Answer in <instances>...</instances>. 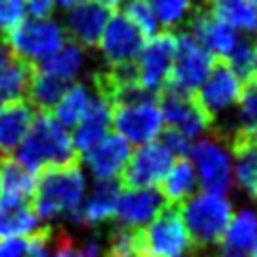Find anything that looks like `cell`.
Segmentation results:
<instances>
[{
    "mask_svg": "<svg viewBox=\"0 0 257 257\" xmlns=\"http://www.w3.org/2000/svg\"><path fill=\"white\" fill-rule=\"evenodd\" d=\"M191 36H194L213 58H221V60H225L238 45V41H240L238 32H234L223 22H219L206 9L198 11L196 17L191 20Z\"/></svg>",
    "mask_w": 257,
    "mask_h": 257,
    "instance_id": "ac0fdd59",
    "label": "cell"
},
{
    "mask_svg": "<svg viewBox=\"0 0 257 257\" xmlns=\"http://www.w3.org/2000/svg\"><path fill=\"white\" fill-rule=\"evenodd\" d=\"M32 200L0 198V238H28L39 227Z\"/></svg>",
    "mask_w": 257,
    "mask_h": 257,
    "instance_id": "7402d4cb",
    "label": "cell"
},
{
    "mask_svg": "<svg viewBox=\"0 0 257 257\" xmlns=\"http://www.w3.org/2000/svg\"><path fill=\"white\" fill-rule=\"evenodd\" d=\"M253 141H255V143H257V132H255V134H253Z\"/></svg>",
    "mask_w": 257,
    "mask_h": 257,
    "instance_id": "7bdbcfd3",
    "label": "cell"
},
{
    "mask_svg": "<svg viewBox=\"0 0 257 257\" xmlns=\"http://www.w3.org/2000/svg\"><path fill=\"white\" fill-rule=\"evenodd\" d=\"M189 164L196 172L198 187L227 194L234 185L232 149L215 136H202L189 147Z\"/></svg>",
    "mask_w": 257,
    "mask_h": 257,
    "instance_id": "8992f818",
    "label": "cell"
},
{
    "mask_svg": "<svg viewBox=\"0 0 257 257\" xmlns=\"http://www.w3.org/2000/svg\"><path fill=\"white\" fill-rule=\"evenodd\" d=\"M108 257H143L141 238L136 229H127L119 225L108 238Z\"/></svg>",
    "mask_w": 257,
    "mask_h": 257,
    "instance_id": "1f68e13d",
    "label": "cell"
},
{
    "mask_svg": "<svg viewBox=\"0 0 257 257\" xmlns=\"http://www.w3.org/2000/svg\"><path fill=\"white\" fill-rule=\"evenodd\" d=\"M244 89V79L238 77L227 64H215L210 75L196 89V102L204 111L210 121L229 115L236 108Z\"/></svg>",
    "mask_w": 257,
    "mask_h": 257,
    "instance_id": "8fae6325",
    "label": "cell"
},
{
    "mask_svg": "<svg viewBox=\"0 0 257 257\" xmlns=\"http://www.w3.org/2000/svg\"><path fill=\"white\" fill-rule=\"evenodd\" d=\"M249 257H257V244L253 246V251H251V255H249Z\"/></svg>",
    "mask_w": 257,
    "mask_h": 257,
    "instance_id": "60d3db41",
    "label": "cell"
},
{
    "mask_svg": "<svg viewBox=\"0 0 257 257\" xmlns=\"http://www.w3.org/2000/svg\"><path fill=\"white\" fill-rule=\"evenodd\" d=\"M123 15L147 36V39L160 32V24L155 20V15L151 13V9L147 7L145 0H130L123 9Z\"/></svg>",
    "mask_w": 257,
    "mask_h": 257,
    "instance_id": "d6a6232c",
    "label": "cell"
},
{
    "mask_svg": "<svg viewBox=\"0 0 257 257\" xmlns=\"http://www.w3.org/2000/svg\"><path fill=\"white\" fill-rule=\"evenodd\" d=\"M3 43L13 58L36 66L66 43V32L53 17H24Z\"/></svg>",
    "mask_w": 257,
    "mask_h": 257,
    "instance_id": "5b68a950",
    "label": "cell"
},
{
    "mask_svg": "<svg viewBox=\"0 0 257 257\" xmlns=\"http://www.w3.org/2000/svg\"><path fill=\"white\" fill-rule=\"evenodd\" d=\"M174 160H177L174 153L158 139L136 147V151L130 153V160H127L121 177L127 187H158L162 185Z\"/></svg>",
    "mask_w": 257,
    "mask_h": 257,
    "instance_id": "7c38bea8",
    "label": "cell"
},
{
    "mask_svg": "<svg viewBox=\"0 0 257 257\" xmlns=\"http://www.w3.org/2000/svg\"><path fill=\"white\" fill-rule=\"evenodd\" d=\"M85 194V172L77 164H66V166H56L39 172L32 194V206L41 221H56L64 217L75 223Z\"/></svg>",
    "mask_w": 257,
    "mask_h": 257,
    "instance_id": "6da1fadb",
    "label": "cell"
},
{
    "mask_svg": "<svg viewBox=\"0 0 257 257\" xmlns=\"http://www.w3.org/2000/svg\"><path fill=\"white\" fill-rule=\"evenodd\" d=\"M147 36L123 13H113L96 47L108 68H130L143 49Z\"/></svg>",
    "mask_w": 257,
    "mask_h": 257,
    "instance_id": "30bf717a",
    "label": "cell"
},
{
    "mask_svg": "<svg viewBox=\"0 0 257 257\" xmlns=\"http://www.w3.org/2000/svg\"><path fill=\"white\" fill-rule=\"evenodd\" d=\"M0 257H26V238H0Z\"/></svg>",
    "mask_w": 257,
    "mask_h": 257,
    "instance_id": "d590c367",
    "label": "cell"
},
{
    "mask_svg": "<svg viewBox=\"0 0 257 257\" xmlns=\"http://www.w3.org/2000/svg\"><path fill=\"white\" fill-rule=\"evenodd\" d=\"M160 108H162L164 127L181 134L189 143L202 139L210 127V117L202 111L196 98L189 94L166 89V94H164L160 102Z\"/></svg>",
    "mask_w": 257,
    "mask_h": 257,
    "instance_id": "4fadbf2b",
    "label": "cell"
},
{
    "mask_svg": "<svg viewBox=\"0 0 257 257\" xmlns=\"http://www.w3.org/2000/svg\"><path fill=\"white\" fill-rule=\"evenodd\" d=\"M119 194H121V187H119L117 181H96V185L87 189L75 223L98 227L115 219Z\"/></svg>",
    "mask_w": 257,
    "mask_h": 257,
    "instance_id": "ffe728a7",
    "label": "cell"
},
{
    "mask_svg": "<svg viewBox=\"0 0 257 257\" xmlns=\"http://www.w3.org/2000/svg\"><path fill=\"white\" fill-rule=\"evenodd\" d=\"M111 117H113V102L102 91L94 89V98L87 108L85 117L72 127V145L77 153H85L98 141H102L111 130Z\"/></svg>",
    "mask_w": 257,
    "mask_h": 257,
    "instance_id": "e0dca14e",
    "label": "cell"
},
{
    "mask_svg": "<svg viewBox=\"0 0 257 257\" xmlns=\"http://www.w3.org/2000/svg\"><path fill=\"white\" fill-rule=\"evenodd\" d=\"M172 56H174L172 32H158L149 36L132 66L136 87L149 96H155L166 89L170 79Z\"/></svg>",
    "mask_w": 257,
    "mask_h": 257,
    "instance_id": "9c48e42d",
    "label": "cell"
},
{
    "mask_svg": "<svg viewBox=\"0 0 257 257\" xmlns=\"http://www.w3.org/2000/svg\"><path fill=\"white\" fill-rule=\"evenodd\" d=\"M232 172L236 185L249 198L257 200V143L253 141V136L234 134Z\"/></svg>",
    "mask_w": 257,
    "mask_h": 257,
    "instance_id": "603a6c76",
    "label": "cell"
},
{
    "mask_svg": "<svg viewBox=\"0 0 257 257\" xmlns=\"http://www.w3.org/2000/svg\"><path fill=\"white\" fill-rule=\"evenodd\" d=\"M143 257H187L194 249V240L177 208H164L141 232Z\"/></svg>",
    "mask_w": 257,
    "mask_h": 257,
    "instance_id": "ba28073f",
    "label": "cell"
},
{
    "mask_svg": "<svg viewBox=\"0 0 257 257\" xmlns=\"http://www.w3.org/2000/svg\"><path fill=\"white\" fill-rule=\"evenodd\" d=\"M49 257H77V246L72 244V240L68 236L60 234L56 238V246H53Z\"/></svg>",
    "mask_w": 257,
    "mask_h": 257,
    "instance_id": "74e56055",
    "label": "cell"
},
{
    "mask_svg": "<svg viewBox=\"0 0 257 257\" xmlns=\"http://www.w3.org/2000/svg\"><path fill=\"white\" fill-rule=\"evenodd\" d=\"M111 15H113V9H108L100 0H81L75 7L66 9L64 32L79 47H83V49L96 47L108 20H111Z\"/></svg>",
    "mask_w": 257,
    "mask_h": 257,
    "instance_id": "5bb4252c",
    "label": "cell"
},
{
    "mask_svg": "<svg viewBox=\"0 0 257 257\" xmlns=\"http://www.w3.org/2000/svg\"><path fill=\"white\" fill-rule=\"evenodd\" d=\"M251 77H255V83H257V43H253V72Z\"/></svg>",
    "mask_w": 257,
    "mask_h": 257,
    "instance_id": "ab89813d",
    "label": "cell"
},
{
    "mask_svg": "<svg viewBox=\"0 0 257 257\" xmlns=\"http://www.w3.org/2000/svg\"><path fill=\"white\" fill-rule=\"evenodd\" d=\"M26 17V0H0V41Z\"/></svg>",
    "mask_w": 257,
    "mask_h": 257,
    "instance_id": "e575fe53",
    "label": "cell"
},
{
    "mask_svg": "<svg viewBox=\"0 0 257 257\" xmlns=\"http://www.w3.org/2000/svg\"><path fill=\"white\" fill-rule=\"evenodd\" d=\"M215 66V58L189 32L174 34V56L168 87L181 94H196Z\"/></svg>",
    "mask_w": 257,
    "mask_h": 257,
    "instance_id": "52a82bcc",
    "label": "cell"
},
{
    "mask_svg": "<svg viewBox=\"0 0 257 257\" xmlns=\"http://www.w3.org/2000/svg\"><path fill=\"white\" fill-rule=\"evenodd\" d=\"M34 119V108L26 100H11L0 104V155L15 153L24 143Z\"/></svg>",
    "mask_w": 257,
    "mask_h": 257,
    "instance_id": "44dd1931",
    "label": "cell"
},
{
    "mask_svg": "<svg viewBox=\"0 0 257 257\" xmlns=\"http://www.w3.org/2000/svg\"><path fill=\"white\" fill-rule=\"evenodd\" d=\"M160 28H179L194 13V0H145Z\"/></svg>",
    "mask_w": 257,
    "mask_h": 257,
    "instance_id": "f546056e",
    "label": "cell"
},
{
    "mask_svg": "<svg viewBox=\"0 0 257 257\" xmlns=\"http://www.w3.org/2000/svg\"><path fill=\"white\" fill-rule=\"evenodd\" d=\"M198 191V179L189 160H174L170 170L162 181V196L170 204H181Z\"/></svg>",
    "mask_w": 257,
    "mask_h": 257,
    "instance_id": "f1b7e54d",
    "label": "cell"
},
{
    "mask_svg": "<svg viewBox=\"0 0 257 257\" xmlns=\"http://www.w3.org/2000/svg\"><path fill=\"white\" fill-rule=\"evenodd\" d=\"M17 162H22L26 168L39 174L47 168L66 166L75 164L77 151L72 145L70 132L58 123L53 115L39 113L34 115L32 125L26 134L24 143L17 149Z\"/></svg>",
    "mask_w": 257,
    "mask_h": 257,
    "instance_id": "7a4b0ae2",
    "label": "cell"
},
{
    "mask_svg": "<svg viewBox=\"0 0 257 257\" xmlns=\"http://www.w3.org/2000/svg\"><path fill=\"white\" fill-rule=\"evenodd\" d=\"M204 9L238 34H257V9L251 0H206Z\"/></svg>",
    "mask_w": 257,
    "mask_h": 257,
    "instance_id": "cb8c5ba5",
    "label": "cell"
},
{
    "mask_svg": "<svg viewBox=\"0 0 257 257\" xmlns=\"http://www.w3.org/2000/svg\"><path fill=\"white\" fill-rule=\"evenodd\" d=\"M66 87H68V83H64V81L51 77L45 70L34 66L32 68V75H30L28 89H26L28 104L32 108L36 106L41 113H47V111H51V108L58 104V100L62 98L64 91H66Z\"/></svg>",
    "mask_w": 257,
    "mask_h": 257,
    "instance_id": "83f0119b",
    "label": "cell"
},
{
    "mask_svg": "<svg viewBox=\"0 0 257 257\" xmlns=\"http://www.w3.org/2000/svg\"><path fill=\"white\" fill-rule=\"evenodd\" d=\"M251 3H253V7H255V9H257V0H251Z\"/></svg>",
    "mask_w": 257,
    "mask_h": 257,
    "instance_id": "b9f144b4",
    "label": "cell"
},
{
    "mask_svg": "<svg viewBox=\"0 0 257 257\" xmlns=\"http://www.w3.org/2000/svg\"><path fill=\"white\" fill-rule=\"evenodd\" d=\"M217 244V257H249L257 244V210L240 208L234 213Z\"/></svg>",
    "mask_w": 257,
    "mask_h": 257,
    "instance_id": "d6986e66",
    "label": "cell"
},
{
    "mask_svg": "<svg viewBox=\"0 0 257 257\" xmlns=\"http://www.w3.org/2000/svg\"><path fill=\"white\" fill-rule=\"evenodd\" d=\"M225 64L232 68L238 77H251L253 72V43L249 39H240L232 53L225 58Z\"/></svg>",
    "mask_w": 257,
    "mask_h": 257,
    "instance_id": "836d02e7",
    "label": "cell"
},
{
    "mask_svg": "<svg viewBox=\"0 0 257 257\" xmlns=\"http://www.w3.org/2000/svg\"><path fill=\"white\" fill-rule=\"evenodd\" d=\"M111 127L130 147H141L158 141L164 132L160 100L141 89L115 98Z\"/></svg>",
    "mask_w": 257,
    "mask_h": 257,
    "instance_id": "3957f363",
    "label": "cell"
},
{
    "mask_svg": "<svg viewBox=\"0 0 257 257\" xmlns=\"http://www.w3.org/2000/svg\"><path fill=\"white\" fill-rule=\"evenodd\" d=\"M168 202L158 187H127L121 189L115 210V219L121 227L143 229L158 217Z\"/></svg>",
    "mask_w": 257,
    "mask_h": 257,
    "instance_id": "9a60e30c",
    "label": "cell"
},
{
    "mask_svg": "<svg viewBox=\"0 0 257 257\" xmlns=\"http://www.w3.org/2000/svg\"><path fill=\"white\" fill-rule=\"evenodd\" d=\"M179 215L194 244L210 246L221 240L229 219L234 215V204L227 194L202 189L181 202Z\"/></svg>",
    "mask_w": 257,
    "mask_h": 257,
    "instance_id": "277c9868",
    "label": "cell"
},
{
    "mask_svg": "<svg viewBox=\"0 0 257 257\" xmlns=\"http://www.w3.org/2000/svg\"><path fill=\"white\" fill-rule=\"evenodd\" d=\"M91 98H94V89L85 83H72L66 87V91L62 94V98L58 100V104L51 108L53 111V119L58 123H62L66 130H72L81 119L85 117L87 108L91 104Z\"/></svg>",
    "mask_w": 257,
    "mask_h": 257,
    "instance_id": "484cf974",
    "label": "cell"
},
{
    "mask_svg": "<svg viewBox=\"0 0 257 257\" xmlns=\"http://www.w3.org/2000/svg\"><path fill=\"white\" fill-rule=\"evenodd\" d=\"M77 3H81V0H56V7H62V9H70V7H75Z\"/></svg>",
    "mask_w": 257,
    "mask_h": 257,
    "instance_id": "f35d334b",
    "label": "cell"
},
{
    "mask_svg": "<svg viewBox=\"0 0 257 257\" xmlns=\"http://www.w3.org/2000/svg\"><path fill=\"white\" fill-rule=\"evenodd\" d=\"M36 68H41L47 72V75L70 85V83H75V79L85 68V51H83V47H79L77 43L66 41L56 53H51V56L47 60H43L41 64H36Z\"/></svg>",
    "mask_w": 257,
    "mask_h": 257,
    "instance_id": "d4e9b609",
    "label": "cell"
},
{
    "mask_svg": "<svg viewBox=\"0 0 257 257\" xmlns=\"http://www.w3.org/2000/svg\"><path fill=\"white\" fill-rule=\"evenodd\" d=\"M234 125L236 134L253 136L257 132V83L244 85L240 100L234 108Z\"/></svg>",
    "mask_w": 257,
    "mask_h": 257,
    "instance_id": "4dcf8cb0",
    "label": "cell"
},
{
    "mask_svg": "<svg viewBox=\"0 0 257 257\" xmlns=\"http://www.w3.org/2000/svg\"><path fill=\"white\" fill-rule=\"evenodd\" d=\"M56 7V0H26V13L30 17H49Z\"/></svg>",
    "mask_w": 257,
    "mask_h": 257,
    "instance_id": "8d00e7d4",
    "label": "cell"
},
{
    "mask_svg": "<svg viewBox=\"0 0 257 257\" xmlns=\"http://www.w3.org/2000/svg\"><path fill=\"white\" fill-rule=\"evenodd\" d=\"M132 147L117 134L108 132L102 141H98L83 155V162L89 174L96 181H117L123 174L127 160H130Z\"/></svg>",
    "mask_w": 257,
    "mask_h": 257,
    "instance_id": "2e32d148",
    "label": "cell"
},
{
    "mask_svg": "<svg viewBox=\"0 0 257 257\" xmlns=\"http://www.w3.org/2000/svg\"><path fill=\"white\" fill-rule=\"evenodd\" d=\"M36 187V174L13 158L0 160V198L32 200Z\"/></svg>",
    "mask_w": 257,
    "mask_h": 257,
    "instance_id": "4316f807",
    "label": "cell"
}]
</instances>
